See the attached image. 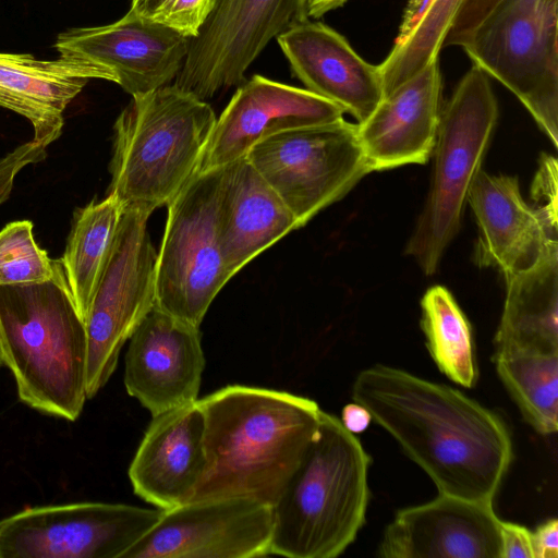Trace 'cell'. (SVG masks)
I'll return each instance as SVG.
<instances>
[{
	"label": "cell",
	"instance_id": "30",
	"mask_svg": "<svg viewBox=\"0 0 558 558\" xmlns=\"http://www.w3.org/2000/svg\"><path fill=\"white\" fill-rule=\"evenodd\" d=\"M216 0H132L130 12L195 38Z\"/></svg>",
	"mask_w": 558,
	"mask_h": 558
},
{
	"label": "cell",
	"instance_id": "38",
	"mask_svg": "<svg viewBox=\"0 0 558 558\" xmlns=\"http://www.w3.org/2000/svg\"><path fill=\"white\" fill-rule=\"evenodd\" d=\"M349 0H300L303 21L318 19L329 11L338 9Z\"/></svg>",
	"mask_w": 558,
	"mask_h": 558
},
{
	"label": "cell",
	"instance_id": "13",
	"mask_svg": "<svg viewBox=\"0 0 558 558\" xmlns=\"http://www.w3.org/2000/svg\"><path fill=\"white\" fill-rule=\"evenodd\" d=\"M271 507L250 498L195 500L162 510L123 558H255L270 555Z\"/></svg>",
	"mask_w": 558,
	"mask_h": 558
},
{
	"label": "cell",
	"instance_id": "28",
	"mask_svg": "<svg viewBox=\"0 0 558 558\" xmlns=\"http://www.w3.org/2000/svg\"><path fill=\"white\" fill-rule=\"evenodd\" d=\"M463 0H433L413 31L378 65L384 96L438 59Z\"/></svg>",
	"mask_w": 558,
	"mask_h": 558
},
{
	"label": "cell",
	"instance_id": "27",
	"mask_svg": "<svg viewBox=\"0 0 558 558\" xmlns=\"http://www.w3.org/2000/svg\"><path fill=\"white\" fill-rule=\"evenodd\" d=\"M499 378L524 420L539 434L558 428V353L513 351L494 354Z\"/></svg>",
	"mask_w": 558,
	"mask_h": 558
},
{
	"label": "cell",
	"instance_id": "21",
	"mask_svg": "<svg viewBox=\"0 0 558 558\" xmlns=\"http://www.w3.org/2000/svg\"><path fill=\"white\" fill-rule=\"evenodd\" d=\"M294 75L312 93L363 122L384 97L378 65L365 61L335 29L312 20L277 37Z\"/></svg>",
	"mask_w": 558,
	"mask_h": 558
},
{
	"label": "cell",
	"instance_id": "1",
	"mask_svg": "<svg viewBox=\"0 0 558 558\" xmlns=\"http://www.w3.org/2000/svg\"><path fill=\"white\" fill-rule=\"evenodd\" d=\"M362 404L439 494L493 504L512 461L502 418L461 391L376 364L352 387Z\"/></svg>",
	"mask_w": 558,
	"mask_h": 558
},
{
	"label": "cell",
	"instance_id": "3",
	"mask_svg": "<svg viewBox=\"0 0 558 558\" xmlns=\"http://www.w3.org/2000/svg\"><path fill=\"white\" fill-rule=\"evenodd\" d=\"M0 349L21 402L76 421L87 400V336L58 259L54 277L0 286Z\"/></svg>",
	"mask_w": 558,
	"mask_h": 558
},
{
	"label": "cell",
	"instance_id": "34",
	"mask_svg": "<svg viewBox=\"0 0 558 558\" xmlns=\"http://www.w3.org/2000/svg\"><path fill=\"white\" fill-rule=\"evenodd\" d=\"M500 558H534L532 532L525 526L500 522Z\"/></svg>",
	"mask_w": 558,
	"mask_h": 558
},
{
	"label": "cell",
	"instance_id": "32",
	"mask_svg": "<svg viewBox=\"0 0 558 558\" xmlns=\"http://www.w3.org/2000/svg\"><path fill=\"white\" fill-rule=\"evenodd\" d=\"M45 157L46 147L32 140L0 158V205L10 197L16 174L27 165L39 162Z\"/></svg>",
	"mask_w": 558,
	"mask_h": 558
},
{
	"label": "cell",
	"instance_id": "12",
	"mask_svg": "<svg viewBox=\"0 0 558 558\" xmlns=\"http://www.w3.org/2000/svg\"><path fill=\"white\" fill-rule=\"evenodd\" d=\"M301 22L300 0H216L174 85L202 100L241 85L269 41Z\"/></svg>",
	"mask_w": 558,
	"mask_h": 558
},
{
	"label": "cell",
	"instance_id": "14",
	"mask_svg": "<svg viewBox=\"0 0 558 558\" xmlns=\"http://www.w3.org/2000/svg\"><path fill=\"white\" fill-rule=\"evenodd\" d=\"M191 38L165 25L128 12L119 21L95 27H74L58 35L62 56L107 66L131 96L146 94L175 80Z\"/></svg>",
	"mask_w": 558,
	"mask_h": 558
},
{
	"label": "cell",
	"instance_id": "4",
	"mask_svg": "<svg viewBox=\"0 0 558 558\" xmlns=\"http://www.w3.org/2000/svg\"><path fill=\"white\" fill-rule=\"evenodd\" d=\"M369 463L354 434L322 411L314 438L271 506L270 555H341L365 522Z\"/></svg>",
	"mask_w": 558,
	"mask_h": 558
},
{
	"label": "cell",
	"instance_id": "5",
	"mask_svg": "<svg viewBox=\"0 0 558 558\" xmlns=\"http://www.w3.org/2000/svg\"><path fill=\"white\" fill-rule=\"evenodd\" d=\"M217 117L177 85L132 96L114 123L107 194L147 215L167 206L199 172Z\"/></svg>",
	"mask_w": 558,
	"mask_h": 558
},
{
	"label": "cell",
	"instance_id": "10",
	"mask_svg": "<svg viewBox=\"0 0 558 558\" xmlns=\"http://www.w3.org/2000/svg\"><path fill=\"white\" fill-rule=\"evenodd\" d=\"M148 218L140 210L123 209L85 317L87 399L107 384L122 347L155 306L157 251L147 230Z\"/></svg>",
	"mask_w": 558,
	"mask_h": 558
},
{
	"label": "cell",
	"instance_id": "31",
	"mask_svg": "<svg viewBox=\"0 0 558 558\" xmlns=\"http://www.w3.org/2000/svg\"><path fill=\"white\" fill-rule=\"evenodd\" d=\"M531 195L536 208L557 228V160L544 154L535 174Z\"/></svg>",
	"mask_w": 558,
	"mask_h": 558
},
{
	"label": "cell",
	"instance_id": "23",
	"mask_svg": "<svg viewBox=\"0 0 558 558\" xmlns=\"http://www.w3.org/2000/svg\"><path fill=\"white\" fill-rule=\"evenodd\" d=\"M217 217L226 265L232 276L289 232L301 228L245 156L220 167Z\"/></svg>",
	"mask_w": 558,
	"mask_h": 558
},
{
	"label": "cell",
	"instance_id": "22",
	"mask_svg": "<svg viewBox=\"0 0 558 558\" xmlns=\"http://www.w3.org/2000/svg\"><path fill=\"white\" fill-rule=\"evenodd\" d=\"M92 78L116 83L107 66L73 56L38 60L0 52V107L26 118L33 141L47 147L60 137L63 111Z\"/></svg>",
	"mask_w": 558,
	"mask_h": 558
},
{
	"label": "cell",
	"instance_id": "33",
	"mask_svg": "<svg viewBox=\"0 0 558 558\" xmlns=\"http://www.w3.org/2000/svg\"><path fill=\"white\" fill-rule=\"evenodd\" d=\"M500 0H463L444 40L442 48L461 46L476 25Z\"/></svg>",
	"mask_w": 558,
	"mask_h": 558
},
{
	"label": "cell",
	"instance_id": "16",
	"mask_svg": "<svg viewBox=\"0 0 558 558\" xmlns=\"http://www.w3.org/2000/svg\"><path fill=\"white\" fill-rule=\"evenodd\" d=\"M344 111L312 93L253 75L233 94L217 118L199 171L244 157L259 141L281 131L333 123Z\"/></svg>",
	"mask_w": 558,
	"mask_h": 558
},
{
	"label": "cell",
	"instance_id": "9",
	"mask_svg": "<svg viewBox=\"0 0 558 558\" xmlns=\"http://www.w3.org/2000/svg\"><path fill=\"white\" fill-rule=\"evenodd\" d=\"M245 157L301 227L371 172L356 124L344 119L278 132L256 143Z\"/></svg>",
	"mask_w": 558,
	"mask_h": 558
},
{
	"label": "cell",
	"instance_id": "7",
	"mask_svg": "<svg viewBox=\"0 0 558 558\" xmlns=\"http://www.w3.org/2000/svg\"><path fill=\"white\" fill-rule=\"evenodd\" d=\"M558 145V0H500L460 46Z\"/></svg>",
	"mask_w": 558,
	"mask_h": 558
},
{
	"label": "cell",
	"instance_id": "25",
	"mask_svg": "<svg viewBox=\"0 0 558 558\" xmlns=\"http://www.w3.org/2000/svg\"><path fill=\"white\" fill-rule=\"evenodd\" d=\"M122 213L121 204L111 194L99 202L94 199L74 211L60 262L83 320L107 263Z\"/></svg>",
	"mask_w": 558,
	"mask_h": 558
},
{
	"label": "cell",
	"instance_id": "8",
	"mask_svg": "<svg viewBox=\"0 0 558 558\" xmlns=\"http://www.w3.org/2000/svg\"><path fill=\"white\" fill-rule=\"evenodd\" d=\"M220 168L199 171L167 205L156 260V306L199 327L211 302L233 277L218 232Z\"/></svg>",
	"mask_w": 558,
	"mask_h": 558
},
{
	"label": "cell",
	"instance_id": "26",
	"mask_svg": "<svg viewBox=\"0 0 558 558\" xmlns=\"http://www.w3.org/2000/svg\"><path fill=\"white\" fill-rule=\"evenodd\" d=\"M421 307L426 347L439 371L462 387H474L477 365L472 330L451 293L441 286L432 287Z\"/></svg>",
	"mask_w": 558,
	"mask_h": 558
},
{
	"label": "cell",
	"instance_id": "6",
	"mask_svg": "<svg viewBox=\"0 0 558 558\" xmlns=\"http://www.w3.org/2000/svg\"><path fill=\"white\" fill-rule=\"evenodd\" d=\"M497 119L498 105L488 75L473 64L441 108L427 201L407 245V254L427 276L437 271L461 227Z\"/></svg>",
	"mask_w": 558,
	"mask_h": 558
},
{
	"label": "cell",
	"instance_id": "36",
	"mask_svg": "<svg viewBox=\"0 0 558 558\" xmlns=\"http://www.w3.org/2000/svg\"><path fill=\"white\" fill-rule=\"evenodd\" d=\"M433 0H409L395 44L401 43L416 26Z\"/></svg>",
	"mask_w": 558,
	"mask_h": 558
},
{
	"label": "cell",
	"instance_id": "24",
	"mask_svg": "<svg viewBox=\"0 0 558 558\" xmlns=\"http://www.w3.org/2000/svg\"><path fill=\"white\" fill-rule=\"evenodd\" d=\"M507 292L494 339L495 354L558 353V243L530 269L506 280Z\"/></svg>",
	"mask_w": 558,
	"mask_h": 558
},
{
	"label": "cell",
	"instance_id": "29",
	"mask_svg": "<svg viewBox=\"0 0 558 558\" xmlns=\"http://www.w3.org/2000/svg\"><path fill=\"white\" fill-rule=\"evenodd\" d=\"M58 259L38 246L33 222L17 220L0 230V286H24L54 277Z\"/></svg>",
	"mask_w": 558,
	"mask_h": 558
},
{
	"label": "cell",
	"instance_id": "37",
	"mask_svg": "<svg viewBox=\"0 0 558 558\" xmlns=\"http://www.w3.org/2000/svg\"><path fill=\"white\" fill-rule=\"evenodd\" d=\"M340 421L349 432L356 434L368 427L372 415L362 404L354 402L343 408Z\"/></svg>",
	"mask_w": 558,
	"mask_h": 558
},
{
	"label": "cell",
	"instance_id": "17",
	"mask_svg": "<svg viewBox=\"0 0 558 558\" xmlns=\"http://www.w3.org/2000/svg\"><path fill=\"white\" fill-rule=\"evenodd\" d=\"M500 520L493 504L439 494L404 508L386 527L383 558H500Z\"/></svg>",
	"mask_w": 558,
	"mask_h": 558
},
{
	"label": "cell",
	"instance_id": "15",
	"mask_svg": "<svg viewBox=\"0 0 558 558\" xmlns=\"http://www.w3.org/2000/svg\"><path fill=\"white\" fill-rule=\"evenodd\" d=\"M129 340L124 386L151 416L198 399L205 368L199 327L155 304Z\"/></svg>",
	"mask_w": 558,
	"mask_h": 558
},
{
	"label": "cell",
	"instance_id": "35",
	"mask_svg": "<svg viewBox=\"0 0 558 558\" xmlns=\"http://www.w3.org/2000/svg\"><path fill=\"white\" fill-rule=\"evenodd\" d=\"M534 558L558 557V521L550 519L532 532Z\"/></svg>",
	"mask_w": 558,
	"mask_h": 558
},
{
	"label": "cell",
	"instance_id": "20",
	"mask_svg": "<svg viewBox=\"0 0 558 558\" xmlns=\"http://www.w3.org/2000/svg\"><path fill=\"white\" fill-rule=\"evenodd\" d=\"M442 80L438 59L383 97L356 124L369 171L429 160L441 111Z\"/></svg>",
	"mask_w": 558,
	"mask_h": 558
},
{
	"label": "cell",
	"instance_id": "18",
	"mask_svg": "<svg viewBox=\"0 0 558 558\" xmlns=\"http://www.w3.org/2000/svg\"><path fill=\"white\" fill-rule=\"evenodd\" d=\"M151 417L129 478L141 499L169 510L189 502L205 475V416L197 399Z\"/></svg>",
	"mask_w": 558,
	"mask_h": 558
},
{
	"label": "cell",
	"instance_id": "39",
	"mask_svg": "<svg viewBox=\"0 0 558 558\" xmlns=\"http://www.w3.org/2000/svg\"><path fill=\"white\" fill-rule=\"evenodd\" d=\"M3 364L2 362V354H1V349H0V366Z\"/></svg>",
	"mask_w": 558,
	"mask_h": 558
},
{
	"label": "cell",
	"instance_id": "2",
	"mask_svg": "<svg viewBox=\"0 0 558 558\" xmlns=\"http://www.w3.org/2000/svg\"><path fill=\"white\" fill-rule=\"evenodd\" d=\"M198 403L207 468L190 501L250 498L271 507L317 432L318 404L243 385L223 387Z\"/></svg>",
	"mask_w": 558,
	"mask_h": 558
},
{
	"label": "cell",
	"instance_id": "11",
	"mask_svg": "<svg viewBox=\"0 0 558 558\" xmlns=\"http://www.w3.org/2000/svg\"><path fill=\"white\" fill-rule=\"evenodd\" d=\"M161 513L95 501L25 508L0 520V558H123Z\"/></svg>",
	"mask_w": 558,
	"mask_h": 558
},
{
	"label": "cell",
	"instance_id": "19",
	"mask_svg": "<svg viewBox=\"0 0 558 558\" xmlns=\"http://www.w3.org/2000/svg\"><path fill=\"white\" fill-rule=\"evenodd\" d=\"M478 238L475 262L505 280L533 267L557 241V230L521 195L517 177L481 170L468 195Z\"/></svg>",
	"mask_w": 558,
	"mask_h": 558
}]
</instances>
